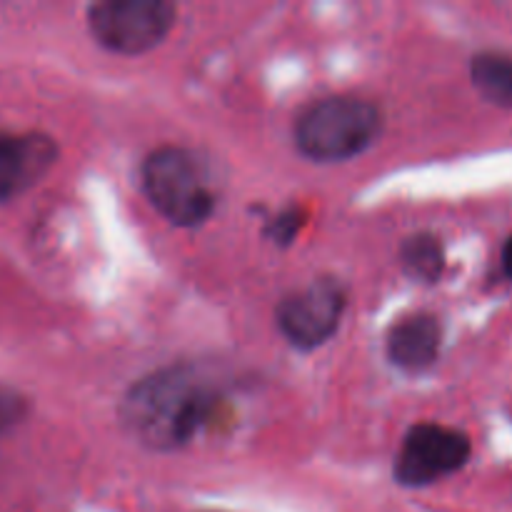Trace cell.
I'll use <instances>...</instances> for the list:
<instances>
[{
	"mask_svg": "<svg viewBox=\"0 0 512 512\" xmlns=\"http://www.w3.org/2000/svg\"><path fill=\"white\" fill-rule=\"evenodd\" d=\"M383 115L363 98H328L310 105L295 125V143L308 158L348 160L378 140Z\"/></svg>",
	"mask_w": 512,
	"mask_h": 512,
	"instance_id": "7a4b0ae2",
	"label": "cell"
},
{
	"mask_svg": "<svg viewBox=\"0 0 512 512\" xmlns=\"http://www.w3.org/2000/svg\"><path fill=\"white\" fill-rule=\"evenodd\" d=\"M25 415V400L8 388H0V433L20 423Z\"/></svg>",
	"mask_w": 512,
	"mask_h": 512,
	"instance_id": "8fae6325",
	"label": "cell"
},
{
	"mask_svg": "<svg viewBox=\"0 0 512 512\" xmlns=\"http://www.w3.org/2000/svg\"><path fill=\"white\" fill-rule=\"evenodd\" d=\"M470 458L468 435L443 425H415L400 448L395 475L403 485L420 488L463 468Z\"/></svg>",
	"mask_w": 512,
	"mask_h": 512,
	"instance_id": "5b68a950",
	"label": "cell"
},
{
	"mask_svg": "<svg viewBox=\"0 0 512 512\" xmlns=\"http://www.w3.org/2000/svg\"><path fill=\"white\" fill-rule=\"evenodd\" d=\"M400 260H403V268L408 270L410 278L428 280V283L438 280L445 268L443 245L433 235H413V238L405 240Z\"/></svg>",
	"mask_w": 512,
	"mask_h": 512,
	"instance_id": "30bf717a",
	"label": "cell"
},
{
	"mask_svg": "<svg viewBox=\"0 0 512 512\" xmlns=\"http://www.w3.org/2000/svg\"><path fill=\"white\" fill-rule=\"evenodd\" d=\"M175 8L163 0H105L90 8V30L108 50L138 55L173 28Z\"/></svg>",
	"mask_w": 512,
	"mask_h": 512,
	"instance_id": "277c9868",
	"label": "cell"
},
{
	"mask_svg": "<svg viewBox=\"0 0 512 512\" xmlns=\"http://www.w3.org/2000/svg\"><path fill=\"white\" fill-rule=\"evenodd\" d=\"M443 330L433 315H408L393 325L388 335V355L398 368L420 373L430 368L440 353Z\"/></svg>",
	"mask_w": 512,
	"mask_h": 512,
	"instance_id": "ba28073f",
	"label": "cell"
},
{
	"mask_svg": "<svg viewBox=\"0 0 512 512\" xmlns=\"http://www.w3.org/2000/svg\"><path fill=\"white\" fill-rule=\"evenodd\" d=\"M473 85L485 100L512 108V58L500 53H483L470 65Z\"/></svg>",
	"mask_w": 512,
	"mask_h": 512,
	"instance_id": "9c48e42d",
	"label": "cell"
},
{
	"mask_svg": "<svg viewBox=\"0 0 512 512\" xmlns=\"http://www.w3.org/2000/svg\"><path fill=\"white\" fill-rule=\"evenodd\" d=\"M300 220H303V215H300L298 210H290V213H283L273 223V238L278 240V243H290V240L295 238V233H298Z\"/></svg>",
	"mask_w": 512,
	"mask_h": 512,
	"instance_id": "7c38bea8",
	"label": "cell"
},
{
	"mask_svg": "<svg viewBox=\"0 0 512 512\" xmlns=\"http://www.w3.org/2000/svg\"><path fill=\"white\" fill-rule=\"evenodd\" d=\"M218 393L193 368H170L140 380L125 398V423L150 448H180L218 413Z\"/></svg>",
	"mask_w": 512,
	"mask_h": 512,
	"instance_id": "6da1fadb",
	"label": "cell"
},
{
	"mask_svg": "<svg viewBox=\"0 0 512 512\" xmlns=\"http://www.w3.org/2000/svg\"><path fill=\"white\" fill-rule=\"evenodd\" d=\"M345 293L335 280H315L278 305V325L298 348H318L338 330Z\"/></svg>",
	"mask_w": 512,
	"mask_h": 512,
	"instance_id": "8992f818",
	"label": "cell"
},
{
	"mask_svg": "<svg viewBox=\"0 0 512 512\" xmlns=\"http://www.w3.org/2000/svg\"><path fill=\"white\" fill-rule=\"evenodd\" d=\"M143 185L150 203L175 225L193 228L210 218L215 195L203 163L183 148L165 145L148 155Z\"/></svg>",
	"mask_w": 512,
	"mask_h": 512,
	"instance_id": "3957f363",
	"label": "cell"
},
{
	"mask_svg": "<svg viewBox=\"0 0 512 512\" xmlns=\"http://www.w3.org/2000/svg\"><path fill=\"white\" fill-rule=\"evenodd\" d=\"M503 268H505V273H508V278L512 280V238L505 243V248H503Z\"/></svg>",
	"mask_w": 512,
	"mask_h": 512,
	"instance_id": "4fadbf2b",
	"label": "cell"
},
{
	"mask_svg": "<svg viewBox=\"0 0 512 512\" xmlns=\"http://www.w3.org/2000/svg\"><path fill=\"white\" fill-rule=\"evenodd\" d=\"M55 145L45 135L0 133V200L33 185L53 165Z\"/></svg>",
	"mask_w": 512,
	"mask_h": 512,
	"instance_id": "52a82bcc",
	"label": "cell"
}]
</instances>
